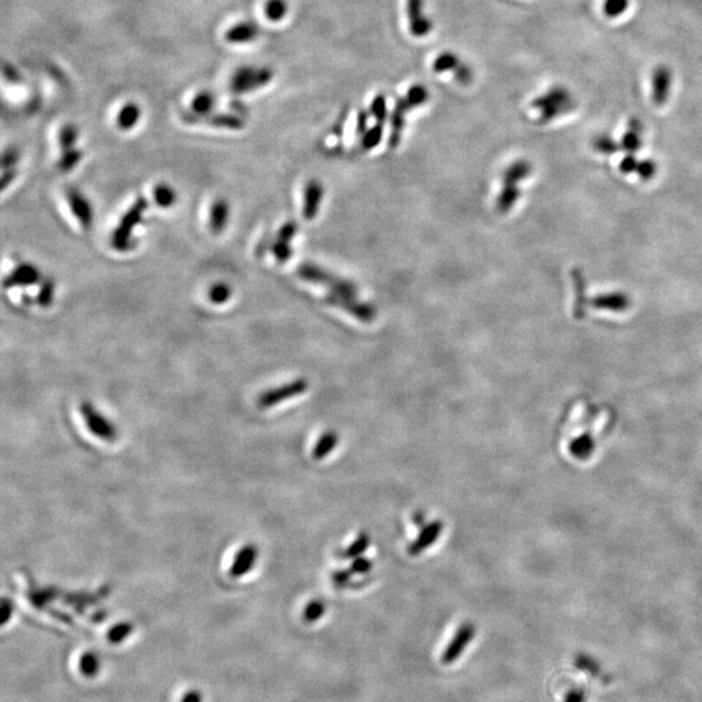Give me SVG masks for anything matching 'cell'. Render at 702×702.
Here are the masks:
<instances>
[{"label": "cell", "mask_w": 702, "mask_h": 702, "mask_svg": "<svg viewBox=\"0 0 702 702\" xmlns=\"http://www.w3.org/2000/svg\"><path fill=\"white\" fill-rule=\"evenodd\" d=\"M322 195H323V189L317 181H311L309 185L306 186L303 215L307 220H311L312 217L317 215L319 204L322 201Z\"/></svg>", "instance_id": "5bb4252c"}, {"label": "cell", "mask_w": 702, "mask_h": 702, "mask_svg": "<svg viewBox=\"0 0 702 702\" xmlns=\"http://www.w3.org/2000/svg\"><path fill=\"white\" fill-rule=\"evenodd\" d=\"M593 146L596 150H598L600 153H603V154H614V153H617L618 150H619L617 143L613 139L610 138V137H608V136H598V137H596Z\"/></svg>", "instance_id": "74e56055"}, {"label": "cell", "mask_w": 702, "mask_h": 702, "mask_svg": "<svg viewBox=\"0 0 702 702\" xmlns=\"http://www.w3.org/2000/svg\"><path fill=\"white\" fill-rule=\"evenodd\" d=\"M275 77V73L270 68L262 67H242L239 68L231 79V89L233 93H251L258 89H262L268 85Z\"/></svg>", "instance_id": "7a4b0ae2"}, {"label": "cell", "mask_w": 702, "mask_h": 702, "mask_svg": "<svg viewBox=\"0 0 702 702\" xmlns=\"http://www.w3.org/2000/svg\"><path fill=\"white\" fill-rule=\"evenodd\" d=\"M367 120H368V114L367 112H361L359 116H358V126H356V131L359 134H362L367 129Z\"/></svg>", "instance_id": "f907efd6"}, {"label": "cell", "mask_w": 702, "mask_h": 702, "mask_svg": "<svg viewBox=\"0 0 702 702\" xmlns=\"http://www.w3.org/2000/svg\"><path fill=\"white\" fill-rule=\"evenodd\" d=\"M630 6V0H605L603 12L608 17H619L623 15Z\"/></svg>", "instance_id": "836d02e7"}, {"label": "cell", "mask_w": 702, "mask_h": 702, "mask_svg": "<svg viewBox=\"0 0 702 702\" xmlns=\"http://www.w3.org/2000/svg\"><path fill=\"white\" fill-rule=\"evenodd\" d=\"M637 173L640 175V177L642 180H649L652 178V176H654V173L657 172L656 164L650 160H647V162H641L637 164Z\"/></svg>", "instance_id": "ee69618b"}, {"label": "cell", "mask_w": 702, "mask_h": 702, "mask_svg": "<svg viewBox=\"0 0 702 702\" xmlns=\"http://www.w3.org/2000/svg\"><path fill=\"white\" fill-rule=\"evenodd\" d=\"M231 297H232V287L224 283H219L216 285L212 286L209 290V300L215 305H223Z\"/></svg>", "instance_id": "d6a6232c"}, {"label": "cell", "mask_w": 702, "mask_h": 702, "mask_svg": "<svg viewBox=\"0 0 702 702\" xmlns=\"http://www.w3.org/2000/svg\"><path fill=\"white\" fill-rule=\"evenodd\" d=\"M325 610H327V606H325L324 601L312 600L306 605V608L303 610V619L307 623H315L319 619L324 617Z\"/></svg>", "instance_id": "484cf974"}, {"label": "cell", "mask_w": 702, "mask_h": 702, "mask_svg": "<svg viewBox=\"0 0 702 702\" xmlns=\"http://www.w3.org/2000/svg\"><path fill=\"white\" fill-rule=\"evenodd\" d=\"M423 7L424 0H407L406 12L409 17L410 33L417 38L427 37L432 31V20L424 15Z\"/></svg>", "instance_id": "8992f818"}, {"label": "cell", "mask_w": 702, "mask_h": 702, "mask_svg": "<svg viewBox=\"0 0 702 702\" xmlns=\"http://www.w3.org/2000/svg\"><path fill=\"white\" fill-rule=\"evenodd\" d=\"M40 281L39 270L31 264H20L4 280V287L11 289L16 286L35 285Z\"/></svg>", "instance_id": "30bf717a"}, {"label": "cell", "mask_w": 702, "mask_h": 702, "mask_svg": "<svg viewBox=\"0 0 702 702\" xmlns=\"http://www.w3.org/2000/svg\"><path fill=\"white\" fill-rule=\"evenodd\" d=\"M295 233H297V225L294 223H286L278 232V241L289 242L290 239L293 238Z\"/></svg>", "instance_id": "bcb514c9"}, {"label": "cell", "mask_w": 702, "mask_h": 702, "mask_svg": "<svg viewBox=\"0 0 702 702\" xmlns=\"http://www.w3.org/2000/svg\"><path fill=\"white\" fill-rule=\"evenodd\" d=\"M289 11L286 0H267L264 4V15L272 23H280L285 18Z\"/></svg>", "instance_id": "603a6c76"}, {"label": "cell", "mask_w": 702, "mask_h": 702, "mask_svg": "<svg viewBox=\"0 0 702 702\" xmlns=\"http://www.w3.org/2000/svg\"><path fill=\"white\" fill-rule=\"evenodd\" d=\"M372 567L373 564L370 559L363 556L355 558L350 564V570L354 575H367L372 570Z\"/></svg>", "instance_id": "f35d334b"}, {"label": "cell", "mask_w": 702, "mask_h": 702, "mask_svg": "<svg viewBox=\"0 0 702 702\" xmlns=\"http://www.w3.org/2000/svg\"><path fill=\"white\" fill-rule=\"evenodd\" d=\"M412 522H414V525H417V527H424V525H427V523H425L424 512H422V511H417V512L414 514V517H412Z\"/></svg>", "instance_id": "816d5d0a"}, {"label": "cell", "mask_w": 702, "mask_h": 702, "mask_svg": "<svg viewBox=\"0 0 702 702\" xmlns=\"http://www.w3.org/2000/svg\"><path fill=\"white\" fill-rule=\"evenodd\" d=\"M82 159V153L76 148H70L67 151H62V158L59 160V170L62 172H70L73 170L78 163Z\"/></svg>", "instance_id": "f546056e"}, {"label": "cell", "mask_w": 702, "mask_h": 702, "mask_svg": "<svg viewBox=\"0 0 702 702\" xmlns=\"http://www.w3.org/2000/svg\"><path fill=\"white\" fill-rule=\"evenodd\" d=\"M181 702H203V695H202L201 691L192 689V691L186 692Z\"/></svg>", "instance_id": "681fc988"}, {"label": "cell", "mask_w": 702, "mask_h": 702, "mask_svg": "<svg viewBox=\"0 0 702 702\" xmlns=\"http://www.w3.org/2000/svg\"><path fill=\"white\" fill-rule=\"evenodd\" d=\"M309 389V383L305 378H297L294 381L287 383L285 385L278 386L275 389H270L267 392L260 394L258 398V407L260 409H270L276 406L278 403L295 398L298 395L305 393Z\"/></svg>", "instance_id": "277c9868"}, {"label": "cell", "mask_w": 702, "mask_h": 702, "mask_svg": "<svg viewBox=\"0 0 702 702\" xmlns=\"http://www.w3.org/2000/svg\"><path fill=\"white\" fill-rule=\"evenodd\" d=\"M216 106V98L215 95L209 92H201L194 97L192 102V112L198 116H211L212 111Z\"/></svg>", "instance_id": "ac0fdd59"}, {"label": "cell", "mask_w": 702, "mask_h": 702, "mask_svg": "<svg viewBox=\"0 0 702 702\" xmlns=\"http://www.w3.org/2000/svg\"><path fill=\"white\" fill-rule=\"evenodd\" d=\"M628 128H630V131H637L640 134L642 133V124L639 119H631L628 123Z\"/></svg>", "instance_id": "f5cc1de1"}, {"label": "cell", "mask_w": 702, "mask_h": 702, "mask_svg": "<svg viewBox=\"0 0 702 702\" xmlns=\"http://www.w3.org/2000/svg\"><path fill=\"white\" fill-rule=\"evenodd\" d=\"M77 139L78 129L75 125H72V124H68V125L62 126L60 131H59V145H60V148H62V151L75 148V145H76Z\"/></svg>", "instance_id": "4316f807"}, {"label": "cell", "mask_w": 702, "mask_h": 702, "mask_svg": "<svg viewBox=\"0 0 702 702\" xmlns=\"http://www.w3.org/2000/svg\"><path fill=\"white\" fill-rule=\"evenodd\" d=\"M622 147L627 153H636L641 147L640 133L628 131L622 138Z\"/></svg>", "instance_id": "8d00e7d4"}, {"label": "cell", "mask_w": 702, "mask_h": 702, "mask_svg": "<svg viewBox=\"0 0 702 702\" xmlns=\"http://www.w3.org/2000/svg\"><path fill=\"white\" fill-rule=\"evenodd\" d=\"M339 441H340L339 434L334 431H327V432L323 433L319 437V440L315 444V448L312 450V458L315 461H323L332 453L334 449L337 448Z\"/></svg>", "instance_id": "9a60e30c"}, {"label": "cell", "mask_w": 702, "mask_h": 702, "mask_svg": "<svg viewBox=\"0 0 702 702\" xmlns=\"http://www.w3.org/2000/svg\"><path fill=\"white\" fill-rule=\"evenodd\" d=\"M672 72L667 65H658L652 73V99L657 106H664L670 98Z\"/></svg>", "instance_id": "52a82bcc"}, {"label": "cell", "mask_w": 702, "mask_h": 702, "mask_svg": "<svg viewBox=\"0 0 702 702\" xmlns=\"http://www.w3.org/2000/svg\"><path fill=\"white\" fill-rule=\"evenodd\" d=\"M67 198L70 202L72 212L77 217L78 221L82 226L90 228V225L93 223V209L85 197L78 193L77 190L70 189L67 193Z\"/></svg>", "instance_id": "7c38bea8"}, {"label": "cell", "mask_w": 702, "mask_h": 702, "mask_svg": "<svg viewBox=\"0 0 702 702\" xmlns=\"http://www.w3.org/2000/svg\"><path fill=\"white\" fill-rule=\"evenodd\" d=\"M79 411L82 419L85 420L87 429L93 433L94 436L99 440L114 442L117 440L116 425L112 424V422L101 414L98 410L94 407L92 403L84 402L79 406Z\"/></svg>", "instance_id": "3957f363"}, {"label": "cell", "mask_w": 702, "mask_h": 702, "mask_svg": "<svg viewBox=\"0 0 702 702\" xmlns=\"http://www.w3.org/2000/svg\"><path fill=\"white\" fill-rule=\"evenodd\" d=\"M574 109H575V101L572 99V101L566 102V103L558 104V106H554V107L544 109V111H541L540 121L541 123H549V121L554 120L556 117L564 115V114L570 112Z\"/></svg>", "instance_id": "f1b7e54d"}, {"label": "cell", "mask_w": 702, "mask_h": 702, "mask_svg": "<svg viewBox=\"0 0 702 702\" xmlns=\"http://www.w3.org/2000/svg\"><path fill=\"white\" fill-rule=\"evenodd\" d=\"M475 633H476L475 625L470 622L461 625L454 635V637L449 642L448 647L442 653V657H441L442 664H450L456 662V659H459L466 648L470 645L471 641L473 640Z\"/></svg>", "instance_id": "5b68a950"}, {"label": "cell", "mask_w": 702, "mask_h": 702, "mask_svg": "<svg viewBox=\"0 0 702 702\" xmlns=\"http://www.w3.org/2000/svg\"><path fill=\"white\" fill-rule=\"evenodd\" d=\"M141 119V109L136 103H126L117 116V126L121 131H131Z\"/></svg>", "instance_id": "e0dca14e"}, {"label": "cell", "mask_w": 702, "mask_h": 702, "mask_svg": "<svg viewBox=\"0 0 702 702\" xmlns=\"http://www.w3.org/2000/svg\"><path fill=\"white\" fill-rule=\"evenodd\" d=\"M454 77H456V81L462 85H468L471 84V81L473 79V72H472V68L470 65H467L466 62H461L458 65V68L454 70Z\"/></svg>", "instance_id": "ab89813d"}, {"label": "cell", "mask_w": 702, "mask_h": 702, "mask_svg": "<svg viewBox=\"0 0 702 702\" xmlns=\"http://www.w3.org/2000/svg\"><path fill=\"white\" fill-rule=\"evenodd\" d=\"M79 671L86 678H95L101 670V659L97 653L86 652L79 658Z\"/></svg>", "instance_id": "44dd1931"}, {"label": "cell", "mask_w": 702, "mask_h": 702, "mask_svg": "<svg viewBox=\"0 0 702 702\" xmlns=\"http://www.w3.org/2000/svg\"><path fill=\"white\" fill-rule=\"evenodd\" d=\"M594 307L597 309H613V311H623L630 306V300L625 294H608L600 295L593 302Z\"/></svg>", "instance_id": "d6986e66"}, {"label": "cell", "mask_w": 702, "mask_h": 702, "mask_svg": "<svg viewBox=\"0 0 702 702\" xmlns=\"http://www.w3.org/2000/svg\"><path fill=\"white\" fill-rule=\"evenodd\" d=\"M530 173V165L525 162L515 163L505 175L506 185L512 186Z\"/></svg>", "instance_id": "1f68e13d"}, {"label": "cell", "mask_w": 702, "mask_h": 702, "mask_svg": "<svg viewBox=\"0 0 702 702\" xmlns=\"http://www.w3.org/2000/svg\"><path fill=\"white\" fill-rule=\"evenodd\" d=\"M13 610H15V603H13V602L11 601V600H8V598H3V600H1V606H0V614H1V619H0V625H7L8 620L12 618Z\"/></svg>", "instance_id": "7bdbcfd3"}, {"label": "cell", "mask_w": 702, "mask_h": 702, "mask_svg": "<svg viewBox=\"0 0 702 702\" xmlns=\"http://www.w3.org/2000/svg\"><path fill=\"white\" fill-rule=\"evenodd\" d=\"M55 295V283L54 280L51 278H46L42 285H40V290H39L38 297H37V302H38L39 306L42 307H50L53 305V301H54Z\"/></svg>", "instance_id": "4dcf8cb0"}, {"label": "cell", "mask_w": 702, "mask_h": 702, "mask_svg": "<svg viewBox=\"0 0 702 702\" xmlns=\"http://www.w3.org/2000/svg\"><path fill=\"white\" fill-rule=\"evenodd\" d=\"M637 164H639V163L635 160V158H633L632 155H628V156H625V159H623L622 163H620V170H622V172H625V173H630V172H632V170L637 168Z\"/></svg>", "instance_id": "7dc6e473"}, {"label": "cell", "mask_w": 702, "mask_h": 702, "mask_svg": "<svg viewBox=\"0 0 702 702\" xmlns=\"http://www.w3.org/2000/svg\"><path fill=\"white\" fill-rule=\"evenodd\" d=\"M153 194H154L155 203L163 209H168L176 202V193L170 185L159 184L155 186Z\"/></svg>", "instance_id": "d4e9b609"}, {"label": "cell", "mask_w": 702, "mask_h": 702, "mask_svg": "<svg viewBox=\"0 0 702 702\" xmlns=\"http://www.w3.org/2000/svg\"><path fill=\"white\" fill-rule=\"evenodd\" d=\"M354 574L351 572V570H337L332 574V581L333 584L339 588H344V586H348L351 580V576Z\"/></svg>", "instance_id": "b9f144b4"}, {"label": "cell", "mask_w": 702, "mask_h": 702, "mask_svg": "<svg viewBox=\"0 0 702 702\" xmlns=\"http://www.w3.org/2000/svg\"><path fill=\"white\" fill-rule=\"evenodd\" d=\"M18 160V153L15 148H9L7 150L4 154H3V158H1V167L6 168V170H9L15 165L16 163Z\"/></svg>", "instance_id": "f6af8a7d"}, {"label": "cell", "mask_w": 702, "mask_h": 702, "mask_svg": "<svg viewBox=\"0 0 702 702\" xmlns=\"http://www.w3.org/2000/svg\"><path fill=\"white\" fill-rule=\"evenodd\" d=\"M260 29L253 21H242L233 25L231 29L225 33V39L232 45H245L250 43L259 37Z\"/></svg>", "instance_id": "8fae6325"}, {"label": "cell", "mask_w": 702, "mask_h": 702, "mask_svg": "<svg viewBox=\"0 0 702 702\" xmlns=\"http://www.w3.org/2000/svg\"><path fill=\"white\" fill-rule=\"evenodd\" d=\"M134 631V625L131 622H121L114 625L109 631V641L112 644H120L124 640H126L131 633Z\"/></svg>", "instance_id": "83f0119b"}, {"label": "cell", "mask_w": 702, "mask_h": 702, "mask_svg": "<svg viewBox=\"0 0 702 702\" xmlns=\"http://www.w3.org/2000/svg\"><path fill=\"white\" fill-rule=\"evenodd\" d=\"M371 115L378 120V123L383 124L388 116V109H386V98L383 94H378L371 104Z\"/></svg>", "instance_id": "e575fe53"}, {"label": "cell", "mask_w": 702, "mask_h": 702, "mask_svg": "<svg viewBox=\"0 0 702 702\" xmlns=\"http://www.w3.org/2000/svg\"><path fill=\"white\" fill-rule=\"evenodd\" d=\"M371 537L368 533L362 532L355 539L348 548L342 552V558L345 559H355L358 556H362L368 548H370Z\"/></svg>", "instance_id": "7402d4cb"}, {"label": "cell", "mask_w": 702, "mask_h": 702, "mask_svg": "<svg viewBox=\"0 0 702 702\" xmlns=\"http://www.w3.org/2000/svg\"><path fill=\"white\" fill-rule=\"evenodd\" d=\"M272 251L280 263H285L292 255L290 247L287 245V242H284V241H278L272 247Z\"/></svg>", "instance_id": "60d3db41"}, {"label": "cell", "mask_w": 702, "mask_h": 702, "mask_svg": "<svg viewBox=\"0 0 702 702\" xmlns=\"http://www.w3.org/2000/svg\"><path fill=\"white\" fill-rule=\"evenodd\" d=\"M259 556V550L254 544H247L239 549L234 556L232 566L229 569V575L232 578H242L251 571L256 564Z\"/></svg>", "instance_id": "9c48e42d"}, {"label": "cell", "mask_w": 702, "mask_h": 702, "mask_svg": "<svg viewBox=\"0 0 702 702\" xmlns=\"http://www.w3.org/2000/svg\"><path fill=\"white\" fill-rule=\"evenodd\" d=\"M462 60L451 51H445L439 55L434 62L432 68L436 73H445V72H454L458 68V65Z\"/></svg>", "instance_id": "cb8c5ba5"}, {"label": "cell", "mask_w": 702, "mask_h": 702, "mask_svg": "<svg viewBox=\"0 0 702 702\" xmlns=\"http://www.w3.org/2000/svg\"><path fill=\"white\" fill-rule=\"evenodd\" d=\"M383 124L378 123L372 129L364 133L363 136L362 145L364 148H372L378 145V142L383 138Z\"/></svg>", "instance_id": "d590c367"}, {"label": "cell", "mask_w": 702, "mask_h": 702, "mask_svg": "<svg viewBox=\"0 0 702 702\" xmlns=\"http://www.w3.org/2000/svg\"><path fill=\"white\" fill-rule=\"evenodd\" d=\"M444 531V523L441 520H433L422 527V531L417 534V539L409 545L410 556H420L427 549L431 548L436 541L440 539L441 533Z\"/></svg>", "instance_id": "ba28073f"}, {"label": "cell", "mask_w": 702, "mask_h": 702, "mask_svg": "<svg viewBox=\"0 0 702 702\" xmlns=\"http://www.w3.org/2000/svg\"><path fill=\"white\" fill-rule=\"evenodd\" d=\"M572 99L574 98L571 97V93L566 87H564V86H554V87H552L550 90H548L547 93L537 97L532 102V107L533 109H539V111H544V109L554 107V106L562 104V103H566V102L572 101Z\"/></svg>", "instance_id": "4fadbf2b"}, {"label": "cell", "mask_w": 702, "mask_h": 702, "mask_svg": "<svg viewBox=\"0 0 702 702\" xmlns=\"http://www.w3.org/2000/svg\"><path fill=\"white\" fill-rule=\"evenodd\" d=\"M207 123L211 126L215 128H223V129H231V131H239L245 126V121L238 115L232 114H220V115H211L207 119Z\"/></svg>", "instance_id": "ffe728a7"}, {"label": "cell", "mask_w": 702, "mask_h": 702, "mask_svg": "<svg viewBox=\"0 0 702 702\" xmlns=\"http://www.w3.org/2000/svg\"><path fill=\"white\" fill-rule=\"evenodd\" d=\"M16 175H17V173H16V170H12V168L4 170L3 176H1V180H0V187H1V190H6L8 185H9L11 182H13V181H15Z\"/></svg>", "instance_id": "c3c4849f"}, {"label": "cell", "mask_w": 702, "mask_h": 702, "mask_svg": "<svg viewBox=\"0 0 702 702\" xmlns=\"http://www.w3.org/2000/svg\"><path fill=\"white\" fill-rule=\"evenodd\" d=\"M147 207H148V201L145 197H139L120 220L116 231L112 236V246L115 247L117 251H126L129 248L131 232L141 223L143 212L146 211Z\"/></svg>", "instance_id": "6da1fadb"}, {"label": "cell", "mask_w": 702, "mask_h": 702, "mask_svg": "<svg viewBox=\"0 0 702 702\" xmlns=\"http://www.w3.org/2000/svg\"><path fill=\"white\" fill-rule=\"evenodd\" d=\"M228 215H229V206L226 201L219 199L214 203L209 216V228L214 234H220L224 231L225 225L228 223Z\"/></svg>", "instance_id": "2e32d148"}]
</instances>
